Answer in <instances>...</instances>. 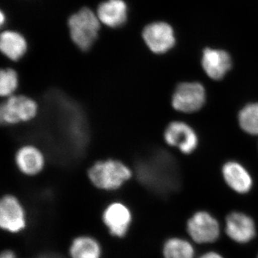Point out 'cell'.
Returning <instances> with one entry per match:
<instances>
[{
    "label": "cell",
    "mask_w": 258,
    "mask_h": 258,
    "mask_svg": "<svg viewBox=\"0 0 258 258\" xmlns=\"http://www.w3.org/2000/svg\"><path fill=\"white\" fill-rule=\"evenodd\" d=\"M88 175L97 188L109 191L118 189L130 179L132 171L121 161L107 159L95 163L88 170Z\"/></svg>",
    "instance_id": "6da1fadb"
},
{
    "label": "cell",
    "mask_w": 258,
    "mask_h": 258,
    "mask_svg": "<svg viewBox=\"0 0 258 258\" xmlns=\"http://www.w3.org/2000/svg\"><path fill=\"white\" fill-rule=\"evenodd\" d=\"M69 26L73 41L81 50L86 51L98 37L100 20L93 11L84 8L70 18Z\"/></svg>",
    "instance_id": "7a4b0ae2"
},
{
    "label": "cell",
    "mask_w": 258,
    "mask_h": 258,
    "mask_svg": "<svg viewBox=\"0 0 258 258\" xmlns=\"http://www.w3.org/2000/svg\"><path fill=\"white\" fill-rule=\"evenodd\" d=\"M188 235L195 243L212 244L221 235V226L210 212L200 210L188 219L186 224Z\"/></svg>",
    "instance_id": "3957f363"
},
{
    "label": "cell",
    "mask_w": 258,
    "mask_h": 258,
    "mask_svg": "<svg viewBox=\"0 0 258 258\" xmlns=\"http://www.w3.org/2000/svg\"><path fill=\"white\" fill-rule=\"evenodd\" d=\"M38 112L35 100L23 95H13L3 102L0 108V120L6 125L18 124L34 119Z\"/></svg>",
    "instance_id": "277c9868"
},
{
    "label": "cell",
    "mask_w": 258,
    "mask_h": 258,
    "mask_svg": "<svg viewBox=\"0 0 258 258\" xmlns=\"http://www.w3.org/2000/svg\"><path fill=\"white\" fill-rule=\"evenodd\" d=\"M225 232L231 240L245 244L254 240L257 235V227L252 217L244 212L235 211L226 217Z\"/></svg>",
    "instance_id": "5b68a950"
},
{
    "label": "cell",
    "mask_w": 258,
    "mask_h": 258,
    "mask_svg": "<svg viewBox=\"0 0 258 258\" xmlns=\"http://www.w3.org/2000/svg\"><path fill=\"white\" fill-rule=\"evenodd\" d=\"M205 98V90L200 83H183L174 91L172 106L176 111L194 113L201 109Z\"/></svg>",
    "instance_id": "8992f818"
},
{
    "label": "cell",
    "mask_w": 258,
    "mask_h": 258,
    "mask_svg": "<svg viewBox=\"0 0 258 258\" xmlns=\"http://www.w3.org/2000/svg\"><path fill=\"white\" fill-rule=\"evenodd\" d=\"M144 41L156 54H162L170 50L175 43L174 31L165 23H154L147 25L143 31Z\"/></svg>",
    "instance_id": "52a82bcc"
},
{
    "label": "cell",
    "mask_w": 258,
    "mask_h": 258,
    "mask_svg": "<svg viewBox=\"0 0 258 258\" xmlns=\"http://www.w3.org/2000/svg\"><path fill=\"white\" fill-rule=\"evenodd\" d=\"M0 225L10 232H18L25 227V212L18 199L6 195L0 203Z\"/></svg>",
    "instance_id": "ba28073f"
},
{
    "label": "cell",
    "mask_w": 258,
    "mask_h": 258,
    "mask_svg": "<svg viewBox=\"0 0 258 258\" xmlns=\"http://www.w3.org/2000/svg\"><path fill=\"white\" fill-rule=\"evenodd\" d=\"M164 139L171 147L178 148L184 154H189L198 146V137L193 129L183 123L174 121L168 125L164 132Z\"/></svg>",
    "instance_id": "9c48e42d"
},
{
    "label": "cell",
    "mask_w": 258,
    "mask_h": 258,
    "mask_svg": "<svg viewBox=\"0 0 258 258\" xmlns=\"http://www.w3.org/2000/svg\"><path fill=\"white\" fill-rule=\"evenodd\" d=\"M103 219L111 235L122 237L128 230L132 222V214L123 204L114 203L106 209L103 212Z\"/></svg>",
    "instance_id": "30bf717a"
},
{
    "label": "cell",
    "mask_w": 258,
    "mask_h": 258,
    "mask_svg": "<svg viewBox=\"0 0 258 258\" xmlns=\"http://www.w3.org/2000/svg\"><path fill=\"white\" fill-rule=\"evenodd\" d=\"M15 164L19 170L28 176H35L41 172L45 159L41 151L33 145H25L15 154Z\"/></svg>",
    "instance_id": "8fae6325"
},
{
    "label": "cell",
    "mask_w": 258,
    "mask_h": 258,
    "mask_svg": "<svg viewBox=\"0 0 258 258\" xmlns=\"http://www.w3.org/2000/svg\"><path fill=\"white\" fill-rule=\"evenodd\" d=\"M202 64L210 79L218 81L230 71L232 60L225 51L207 48L203 52Z\"/></svg>",
    "instance_id": "7c38bea8"
},
{
    "label": "cell",
    "mask_w": 258,
    "mask_h": 258,
    "mask_svg": "<svg viewBox=\"0 0 258 258\" xmlns=\"http://www.w3.org/2000/svg\"><path fill=\"white\" fill-rule=\"evenodd\" d=\"M226 184L235 192L244 195L252 187V179L248 171L238 163L228 162L222 169Z\"/></svg>",
    "instance_id": "4fadbf2b"
},
{
    "label": "cell",
    "mask_w": 258,
    "mask_h": 258,
    "mask_svg": "<svg viewBox=\"0 0 258 258\" xmlns=\"http://www.w3.org/2000/svg\"><path fill=\"white\" fill-rule=\"evenodd\" d=\"M127 12L128 8L123 0H108L98 6L97 16L102 23L116 28L125 24Z\"/></svg>",
    "instance_id": "5bb4252c"
},
{
    "label": "cell",
    "mask_w": 258,
    "mask_h": 258,
    "mask_svg": "<svg viewBox=\"0 0 258 258\" xmlns=\"http://www.w3.org/2000/svg\"><path fill=\"white\" fill-rule=\"evenodd\" d=\"M0 49L10 60L18 61L26 53L28 43L21 34L14 31H5L1 35Z\"/></svg>",
    "instance_id": "9a60e30c"
},
{
    "label": "cell",
    "mask_w": 258,
    "mask_h": 258,
    "mask_svg": "<svg viewBox=\"0 0 258 258\" xmlns=\"http://www.w3.org/2000/svg\"><path fill=\"white\" fill-rule=\"evenodd\" d=\"M164 258H195V249L191 241L182 237L168 239L163 246Z\"/></svg>",
    "instance_id": "2e32d148"
},
{
    "label": "cell",
    "mask_w": 258,
    "mask_h": 258,
    "mask_svg": "<svg viewBox=\"0 0 258 258\" xmlns=\"http://www.w3.org/2000/svg\"><path fill=\"white\" fill-rule=\"evenodd\" d=\"M70 254L72 258H100L101 247L92 237L82 236L73 241Z\"/></svg>",
    "instance_id": "e0dca14e"
},
{
    "label": "cell",
    "mask_w": 258,
    "mask_h": 258,
    "mask_svg": "<svg viewBox=\"0 0 258 258\" xmlns=\"http://www.w3.org/2000/svg\"><path fill=\"white\" fill-rule=\"evenodd\" d=\"M240 127L251 135H258V103H251L242 108L239 114Z\"/></svg>",
    "instance_id": "ac0fdd59"
},
{
    "label": "cell",
    "mask_w": 258,
    "mask_h": 258,
    "mask_svg": "<svg viewBox=\"0 0 258 258\" xmlns=\"http://www.w3.org/2000/svg\"><path fill=\"white\" fill-rule=\"evenodd\" d=\"M19 86L18 75L11 69H3L0 73V94L3 97L15 95Z\"/></svg>",
    "instance_id": "d6986e66"
},
{
    "label": "cell",
    "mask_w": 258,
    "mask_h": 258,
    "mask_svg": "<svg viewBox=\"0 0 258 258\" xmlns=\"http://www.w3.org/2000/svg\"><path fill=\"white\" fill-rule=\"evenodd\" d=\"M198 258H225L221 254L215 251H208L202 254Z\"/></svg>",
    "instance_id": "ffe728a7"
},
{
    "label": "cell",
    "mask_w": 258,
    "mask_h": 258,
    "mask_svg": "<svg viewBox=\"0 0 258 258\" xmlns=\"http://www.w3.org/2000/svg\"><path fill=\"white\" fill-rule=\"evenodd\" d=\"M0 258H16L14 252H12L10 250L4 251L1 254V257Z\"/></svg>",
    "instance_id": "44dd1931"
},
{
    "label": "cell",
    "mask_w": 258,
    "mask_h": 258,
    "mask_svg": "<svg viewBox=\"0 0 258 258\" xmlns=\"http://www.w3.org/2000/svg\"><path fill=\"white\" fill-rule=\"evenodd\" d=\"M5 23V16L4 14H3V12L1 13V25H3Z\"/></svg>",
    "instance_id": "7402d4cb"
},
{
    "label": "cell",
    "mask_w": 258,
    "mask_h": 258,
    "mask_svg": "<svg viewBox=\"0 0 258 258\" xmlns=\"http://www.w3.org/2000/svg\"><path fill=\"white\" fill-rule=\"evenodd\" d=\"M257 258H258V255H257Z\"/></svg>",
    "instance_id": "603a6c76"
}]
</instances>
